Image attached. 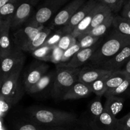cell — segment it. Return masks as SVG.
<instances>
[{
	"mask_svg": "<svg viewBox=\"0 0 130 130\" xmlns=\"http://www.w3.org/2000/svg\"><path fill=\"white\" fill-rule=\"evenodd\" d=\"M11 20H0V58L11 53L15 47L10 36Z\"/></svg>",
	"mask_w": 130,
	"mask_h": 130,
	"instance_id": "12",
	"label": "cell"
},
{
	"mask_svg": "<svg viewBox=\"0 0 130 130\" xmlns=\"http://www.w3.org/2000/svg\"><path fill=\"white\" fill-rule=\"evenodd\" d=\"M112 14V11L109 7L100 3L99 8H98L97 10H96V13H95V15L93 18L91 25L85 34L89 32L91 30H93L94 28L96 27L99 25L106 21Z\"/></svg>",
	"mask_w": 130,
	"mask_h": 130,
	"instance_id": "21",
	"label": "cell"
},
{
	"mask_svg": "<svg viewBox=\"0 0 130 130\" xmlns=\"http://www.w3.org/2000/svg\"><path fill=\"white\" fill-rule=\"evenodd\" d=\"M27 118L44 127L74 126L77 116L72 112L44 107H30L27 110Z\"/></svg>",
	"mask_w": 130,
	"mask_h": 130,
	"instance_id": "1",
	"label": "cell"
},
{
	"mask_svg": "<svg viewBox=\"0 0 130 130\" xmlns=\"http://www.w3.org/2000/svg\"><path fill=\"white\" fill-rule=\"evenodd\" d=\"M113 29L120 34L130 37V20L122 16H114L112 23Z\"/></svg>",
	"mask_w": 130,
	"mask_h": 130,
	"instance_id": "25",
	"label": "cell"
},
{
	"mask_svg": "<svg viewBox=\"0 0 130 130\" xmlns=\"http://www.w3.org/2000/svg\"><path fill=\"white\" fill-rule=\"evenodd\" d=\"M122 70H123L124 71H125L127 74H128L129 76H130V58L129 60L128 61V62L126 63V64L125 65V66L124 67V68Z\"/></svg>",
	"mask_w": 130,
	"mask_h": 130,
	"instance_id": "42",
	"label": "cell"
},
{
	"mask_svg": "<svg viewBox=\"0 0 130 130\" xmlns=\"http://www.w3.org/2000/svg\"><path fill=\"white\" fill-rule=\"evenodd\" d=\"M56 76L55 71H51L46 74L40 81L36 85H34L27 92L29 95H43L50 91L51 94L55 79Z\"/></svg>",
	"mask_w": 130,
	"mask_h": 130,
	"instance_id": "18",
	"label": "cell"
},
{
	"mask_svg": "<svg viewBox=\"0 0 130 130\" xmlns=\"http://www.w3.org/2000/svg\"><path fill=\"white\" fill-rule=\"evenodd\" d=\"M111 10L112 13L119 12L122 10L126 0H97Z\"/></svg>",
	"mask_w": 130,
	"mask_h": 130,
	"instance_id": "34",
	"label": "cell"
},
{
	"mask_svg": "<svg viewBox=\"0 0 130 130\" xmlns=\"http://www.w3.org/2000/svg\"><path fill=\"white\" fill-rule=\"evenodd\" d=\"M81 68L74 69L58 64L56 66V76L51 96L55 100H63L70 88L78 81Z\"/></svg>",
	"mask_w": 130,
	"mask_h": 130,
	"instance_id": "3",
	"label": "cell"
},
{
	"mask_svg": "<svg viewBox=\"0 0 130 130\" xmlns=\"http://www.w3.org/2000/svg\"><path fill=\"white\" fill-rule=\"evenodd\" d=\"M109 76L102 77L89 85L91 89L92 93H95L99 97L104 96L107 91V80Z\"/></svg>",
	"mask_w": 130,
	"mask_h": 130,
	"instance_id": "30",
	"label": "cell"
},
{
	"mask_svg": "<svg viewBox=\"0 0 130 130\" xmlns=\"http://www.w3.org/2000/svg\"><path fill=\"white\" fill-rule=\"evenodd\" d=\"M129 43V36L120 34L112 29L106 39H103L99 48L88 62L89 66L99 69Z\"/></svg>",
	"mask_w": 130,
	"mask_h": 130,
	"instance_id": "2",
	"label": "cell"
},
{
	"mask_svg": "<svg viewBox=\"0 0 130 130\" xmlns=\"http://www.w3.org/2000/svg\"><path fill=\"white\" fill-rule=\"evenodd\" d=\"M103 39H104L103 38H101L98 43L90 48L81 49L69 62L66 63H60V65L74 69L80 68L81 66H84L85 63L89 62L90 58L92 57V56L93 55L95 52L100 46Z\"/></svg>",
	"mask_w": 130,
	"mask_h": 130,
	"instance_id": "14",
	"label": "cell"
},
{
	"mask_svg": "<svg viewBox=\"0 0 130 130\" xmlns=\"http://www.w3.org/2000/svg\"><path fill=\"white\" fill-rule=\"evenodd\" d=\"M44 27V25H39L30 18L25 24L14 32L12 35L13 41L15 45L22 50Z\"/></svg>",
	"mask_w": 130,
	"mask_h": 130,
	"instance_id": "6",
	"label": "cell"
},
{
	"mask_svg": "<svg viewBox=\"0 0 130 130\" xmlns=\"http://www.w3.org/2000/svg\"><path fill=\"white\" fill-rule=\"evenodd\" d=\"M38 1L24 0L19 4L11 20V30H17L32 17L33 8Z\"/></svg>",
	"mask_w": 130,
	"mask_h": 130,
	"instance_id": "11",
	"label": "cell"
},
{
	"mask_svg": "<svg viewBox=\"0 0 130 130\" xmlns=\"http://www.w3.org/2000/svg\"><path fill=\"white\" fill-rule=\"evenodd\" d=\"M10 0H0V8L3 6L8 2H10Z\"/></svg>",
	"mask_w": 130,
	"mask_h": 130,
	"instance_id": "43",
	"label": "cell"
},
{
	"mask_svg": "<svg viewBox=\"0 0 130 130\" xmlns=\"http://www.w3.org/2000/svg\"><path fill=\"white\" fill-rule=\"evenodd\" d=\"M117 119L116 117L111 116L104 110L85 130H114Z\"/></svg>",
	"mask_w": 130,
	"mask_h": 130,
	"instance_id": "17",
	"label": "cell"
},
{
	"mask_svg": "<svg viewBox=\"0 0 130 130\" xmlns=\"http://www.w3.org/2000/svg\"><path fill=\"white\" fill-rule=\"evenodd\" d=\"M55 47L49 46H43L31 52V54L34 58L39 60L50 62L52 52Z\"/></svg>",
	"mask_w": 130,
	"mask_h": 130,
	"instance_id": "29",
	"label": "cell"
},
{
	"mask_svg": "<svg viewBox=\"0 0 130 130\" xmlns=\"http://www.w3.org/2000/svg\"><path fill=\"white\" fill-rule=\"evenodd\" d=\"M130 58V43L112 58L102 65L99 69L114 71L122 70Z\"/></svg>",
	"mask_w": 130,
	"mask_h": 130,
	"instance_id": "15",
	"label": "cell"
},
{
	"mask_svg": "<svg viewBox=\"0 0 130 130\" xmlns=\"http://www.w3.org/2000/svg\"><path fill=\"white\" fill-rule=\"evenodd\" d=\"M127 1H130V0H127Z\"/></svg>",
	"mask_w": 130,
	"mask_h": 130,
	"instance_id": "45",
	"label": "cell"
},
{
	"mask_svg": "<svg viewBox=\"0 0 130 130\" xmlns=\"http://www.w3.org/2000/svg\"><path fill=\"white\" fill-rule=\"evenodd\" d=\"M13 105V104L10 100L0 96V111L1 118L5 116L6 113L10 110Z\"/></svg>",
	"mask_w": 130,
	"mask_h": 130,
	"instance_id": "38",
	"label": "cell"
},
{
	"mask_svg": "<svg viewBox=\"0 0 130 130\" xmlns=\"http://www.w3.org/2000/svg\"><path fill=\"white\" fill-rule=\"evenodd\" d=\"M124 99L119 96H109L106 97L104 110L111 116L116 117L122 110Z\"/></svg>",
	"mask_w": 130,
	"mask_h": 130,
	"instance_id": "22",
	"label": "cell"
},
{
	"mask_svg": "<svg viewBox=\"0 0 130 130\" xmlns=\"http://www.w3.org/2000/svg\"><path fill=\"white\" fill-rule=\"evenodd\" d=\"M114 130H130V112L117 119Z\"/></svg>",
	"mask_w": 130,
	"mask_h": 130,
	"instance_id": "37",
	"label": "cell"
},
{
	"mask_svg": "<svg viewBox=\"0 0 130 130\" xmlns=\"http://www.w3.org/2000/svg\"><path fill=\"white\" fill-rule=\"evenodd\" d=\"M63 52H64V51L62 50V49H60L57 46L53 48V52H52L50 61V62L55 63L57 65L60 64L61 63V62H62V58L63 54Z\"/></svg>",
	"mask_w": 130,
	"mask_h": 130,
	"instance_id": "39",
	"label": "cell"
},
{
	"mask_svg": "<svg viewBox=\"0 0 130 130\" xmlns=\"http://www.w3.org/2000/svg\"><path fill=\"white\" fill-rule=\"evenodd\" d=\"M77 43V38L74 37L72 34H64L60 40L57 46L59 47L63 51H66Z\"/></svg>",
	"mask_w": 130,
	"mask_h": 130,
	"instance_id": "33",
	"label": "cell"
},
{
	"mask_svg": "<svg viewBox=\"0 0 130 130\" xmlns=\"http://www.w3.org/2000/svg\"><path fill=\"white\" fill-rule=\"evenodd\" d=\"M130 87V76L123 81L121 85H119L116 88L110 91H107L105 93L104 96L107 97L109 96H119L126 92Z\"/></svg>",
	"mask_w": 130,
	"mask_h": 130,
	"instance_id": "32",
	"label": "cell"
},
{
	"mask_svg": "<svg viewBox=\"0 0 130 130\" xmlns=\"http://www.w3.org/2000/svg\"><path fill=\"white\" fill-rule=\"evenodd\" d=\"M81 48L80 47L79 44L77 42L76 44L73 45L72 46H71V48H69V49L66 50V51H64L63 52V56H62V62L60 63H66V62H69L77 52L79 50H81Z\"/></svg>",
	"mask_w": 130,
	"mask_h": 130,
	"instance_id": "35",
	"label": "cell"
},
{
	"mask_svg": "<svg viewBox=\"0 0 130 130\" xmlns=\"http://www.w3.org/2000/svg\"><path fill=\"white\" fill-rule=\"evenodd\" d=\"M1 59V78L2 83L10 75L22 71L25 60L24 52L15 46L13 50Z\"/></svg>",
	"mask_w": 130,
	"mask_h": 130,
	"instance_id": "4",
	"label": "cell"
},
{
	"mask_svg": "<svg viewBox=\"0 0 130 130\" xmlns=\"http://www.w3.org/2000/svg\"><path fill=\"white\" fill-rule=\"evenodd\" d=\"M86 0H72L60 11H58L52 20L50 27L55 28L66 26L77 10L85 3Z\"/></svg>",
	"mask_w": 130,
	"mask_h": 130,
	"instance_id": "10",
	"label": "cell"
},
{
	"mask_svg": "<svg viewBox=\"0 0 130 130\" xmlns=\"http://www.w3.org/2000/svg\"><path fill=\"white\" fill-rule=\"evenodd\" d=\"M98 3L97 0H89L85 3L73 15L68 24L61 29L64 34H72L75 27L90 13Z\"/></svg>",
	"mask_w": 130,
	"mask_h": 130,
	"instance_id": "13",
	"label": "cell"
},
{
	"mask_svg": "<svg viewBox=\"0 0 130 130\" xmlns=\"http://www.w3.org/2000/svg\"><path fill=\"white\" fill-rule=\"evenodd\" d=\"M45 127L37 124L32 120L27 118L19 120L14 124L13 130H43Z\"/></svg>",
	"mask_w": 130,
	"mask_h": 130,
	"instance_id": "27",
	"label": "cell"
},
{
	"mask_svg": "<svg viewBox=\"0 0 130 130\" xmlns=\"http://www.w3.org/2000/svg\"><path fill=\"white\" fill-rule=\"evenodd\" d=\"M100 98L97 96L88 106L86 111L77 119L74 126L76 130H85L93 121L104 112V105L101 102Z\"/></svg>",
	"mask_w": 130,
	"mask_h": 130,
	"instance_id": "8",
	"label": "cell"
},
{
	"mask_svg": "<svg viewBox=\"0 0 130 130\" xmlns=\"http://www.w3.org/2000/svg\"><path fill=\"white\" fill-rule=\"evenodd\" d=\"M114 14L111 15L107 20L102 24L99 25L96 27L94 28L93 30L90 31L89 32L86 33L84 34H90L91 36H93L95 37H99V38H102L104 35L106 34L107 32L109 30L111 27H112L113 20H114Z\"/></svg>",
	"mask_w": 130,
	"mask_h": 130,
	"instance_id": "28",
	"label": "cell"
},
{
	"mask_svg": "<svg viewBox=\"0 0 130 130\" xmlns=\"http://www.w3.org/2000/svg\"><path fill=\"white\" fill-rule=\"evenodd\" d=\"M52 29L50 27H44L39 32L34 38L26 44L22 50L24 52H32L38 48L44 45L46 41L51 35Z\"/></svg>",
	"mask_w": 130,
	"mask_h": 130,
	"instance_id": "20",
	"label": "cell"
},
{
	"mask_svg": "<svg viewBox=\"0 0 130 130\" xmlns=\"http://www.w3.org/2000/svg\"><path fill=\"white\" fill-rule=\"evenodd\" d=\"M112 72V71L108 70L85 66L80 70L78 76V81L87 85H90L102 77L110 76Z\"/></svg>",
	"mask_w": 130,
	"mask_h": 130,
	"instance_id": "16",
	"label": "cell"
},
{
	"mask_svg": "<svg viewBox=\"0 0 130 130\" xmlns=\"http://www.w3.org/2000/svg\"><path fill=\"white\" fill-rule=\"evenodd\" d=\"M121 16L130 20V1L126 0L124 3L122 8Z\"/></svg>",
	"mask_w": 130,
	"mask_h": 130,
	"instance_id": "40",
	"label": "cell"
},
{
	"mask_svg": "<svg viewBox=\"0 0 130 130\" xmlns=\"http://www.w3.org/2000/svg\"><path fill=\"white\" fill-rule=\"evenodd\" d=\"M99 4H100V3L99 2L97 5L90 11V13L75 27L73 32H72V35L74 37L77 38L86 32V30H88V29L90 27V25H91L93 18L94 15H95V13H96V10H97L98 8H99Z\"/></svg>",
	"mask_w": 130,
	"mask_h": 130,
	"instance_id": "23",
	"label": "cell"
},
{
	"mask_svg": "<svg viewBox=\"0 0 130 130\" xmlns=\"http://www.w3.org/2000/svg\"><path fill=\"white\" fill-rule=\"evenodd\" d=\"M64 35V32L62 29L57 30L55 33L52 34V36H50L49 38L47 39L45 43L43 46H57L58 45V43H59L60 40L62 36Z\"/></svg>",
	"mask_w": 130,
	"mask_h": 130,
	"instance_id": "36",
	"label": "cell"
},
{
	"mask_svg": "<svg viewBox=\"0 0 130 130\" xmlns=\"http://www.w3.org/2000/svg\"><path fill=\"white\" fill-rule=\"evenodd\" d=\"M129 75L123 70L113 72L107 80V91H110L121 85Z\"/></svg>",
	"mask_w": 130,
	"mask_h": 130,
	"instance_id": "24",
	"label": "cell"
},
{
	"mask_svg": "<svg viewBox=\"0 0 130 130\" xmlns=\"http://www.w3.org/2000/svg\"><path fill=\"white\" fill-rule=\"evenodd\" d=\"M19 4L20 3L10 1L0 8V20H12Z\"/></svg>",
	"mask_w": 130,
	"mask_h": 130,
	"instance_id": "26",
	"label": "cell"
},
{
	"mask_svg": "<svg viewBox=\"0 0 130 130\" xmlns=\"http://www.w3.org/2000/svg\"><path fill=\"white\" fill-rule=\"evenodd\" d=\"M21 72L19 71L13 74L1 83L0 96L10 100L13 105L20 101L25 92L22 79L20 77Z\"/></svg>",
	"mask_w": 130,
	"mask_h": 130,
	"instance_id": "5",
	"label": "cell"
},
{
	"mask_svg": "<svg viewBox=\"0 0 130 130\" xmlns=\"http://www.w3.org/2000/svg\"><path fill=\"white\" fill-rule=\"evenodd\" d=\"M43 130H69V128L64 127H45Z\"/></svg>",
	"mask_w": 130,
	"mask_h": 130,
	"instance_id": "41",
	"label": "cell"
},
{
	"mask_svg": "<svg viewBox=\"0 0 130 130\" xmlns=\"http://www.w3.org/2000/svg\"><path fill=\"white\" fill-rule=\"evenodd\" d=\"M101 38H102L95 37L86 34H83V35L79 36L78 38H77V40L81 49H85V48H90V47L93 46L94 44L98 43Z\"/></svg>",
	"mask_w": 130,
	"mask_h": 130,
	"instance_id": "31",
	"label": "cell"
},
{
	"mask_svg": "<svg viewBox=\"0 0 130 130\" xmlns=\"http://www.w3.org/2000/svg\"><path fill=\"white\" fill-rule=\"evenodd\" d=\"M49 66L46 63L36 62L32 64L24 72L22 83L24 90L27 93L34 85H36L41 79L48 73Z\"/></svg>",
	"mask_w": 130,
	"mask_h": 130,
	"instance_id": "9",
	"label": "cell"
},
{
	"mask_svg": "<svg viewBox=\"0 0 130 130\" xmlns=\"http://www.w3.org/2000/svg\"><path fill=\"white\" fill-rule=\"evenodd\" d=\"M92 93L89 85L77 81L67 91L63 98V100H76L88 97Z\"/></svg>",
	"mask_w": 130,
	"mask_h": 130,
	"instance_id": "19",
	"label": "cell"
},
{
	"mask_svg": "<svg viewBox=\"0 0 130 130\" xmlns=\"http://www.w3.org/2000/svg\"><path fill=\"white\" fill-rule=\"evenodd\" d=\"M69 1L70 0H45L31 19L39 25H44Z\"/></svg>",
	"mask_w": 130,
	"mask_h": 130,
	"instance_id": "7",
	"label": "cell"
},
{
	"mask_svg": "<svg viewBox=\"0 0 130 130\" xmlns=\"http://www.w3.org/2000/svg\"><path fill=\"white\" fill-rule=\"evenodd\" d=\"M23 1H24V0H10V1H12V2L14 3H20Z\"/></svg>",
	"mask_w": 130,
	"mask_h": 130,
	"instance_id": "44",
	"label": "cell"
}]
</instances>
